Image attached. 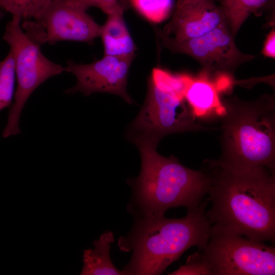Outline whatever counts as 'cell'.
Returning a JSON list of instances; mask_svg holds the SVG:
<instances>
[{"label": "cell", "instance_id": "cell-14", "mask_svg": "<svg viewBox=\"0 0 275 275\" xmlns=\"http://www.w3.org/2000/svg\"><path fill=\"white\" fill-rule=\"evenodd\" d=\"M114 234L110 231L103 232L98 239L93 241V249L84 251L81 275H122L113 263L109 256L111 244Z\"/></svg>", "mask_w": 275, "mask_h": 275}, {"label": "cell", "instance_id": "cell-22", "mask_svg": "<svg viewBox=\"0 0 275 275\" xmlns=\"http://www.w3.org/2000/svg\"><path fill=\"white\" fill-rule=\"evenodd\" d=\"M183 1V0H177V6H179L182 3V2Z\"/></svg>", "mask_w": 275, "mask_h": 275}, {"label": "cell", "instance_id": "cell-13", "mask_svg": "<svg viewBox=\"0 0 275 275\" xmlns=\"http://www.w3.org/2000/svg\"><path fill=\"white\" fill-rule=\"evenodd\" d=\"M124 10L122 6L108 14L105 22L101 26L99 36L104 55L134 58L136 47L124 20Z\"/></svg>", "mask_w": 275, "mask_h": 275}, {"label": "cell", "instance_id": "cell-2", "mask_svg": "<svg viewBox=\"0 0 275 275\" xmlns=\"http://www.w3.org/2000/svg\"><path fill=\"white\" fill-rule=\"evenodd\" d=\"M208 202L203 201L180 218L151 214L134 216L131 231L118 243L121 251L132 253L123 274H160L190 248L202 251L208 243L211 227L205 213Z\"/></svg>", "mask_w": 275, "mask_h": 275}, {"label": "cell", "instance_id": "cell-18", "mask_svg": "<svg viewBox=\"0 0 275 275\" xmlns=\"http://www.w3.org/2000/svg\"><path fill=\"white\" fill-rule=\"evenodd\" d=\"M130 1L139 13L153 23H158L164 20L171 6V0Z\"/></svg>", "mask_w": 275, "mask_h": 275}, {"label": "cell", "instance_id": "cell-10", "mask_svg": "<svg viewBox=\"0 0 275 275\" xmlns=\"http://www.w3.org/2000/svg\"><path fill=\"white\" fill-rule=\"evenodd\" d=\"M133 58L104 55L89 64L68 61L65 71L73 74L76 83L66 90L67 94L80 92L89 96L94 93H108L118 95L129 104L132 100L126 86L129 70Z\"/></svg>", "mask_w": 275, "mask_h": 275}, {"label": "cell", "instance_id": "cell-6", "mask_svg": "<svg viewBox=\"0 0 275 275\" xmlns=\"http://www.w3.org/2000/svg\"><path fill=\"white\" fill-rule=\"evenodd\" d=\"M22 20L12 16L3 39L9 45L14 58L17 87L3 137L19 134V119L33 92L49 78L65 71V67L52 62L42 52L41 45L33 40L21 26Z\"/></svg>", "mask_w": 275, "mask_h": 275}, {"label": "cell", "instance_id": "cell-20", "mask_svg": "<svg viewBox=\"0 0 275 275\" xmlns=\"http://www.w3.org/2000/svg\"><path fill=\"white\" fill-rule=\"evenodd\" d=\"M86 9L95 7L107 15L115 11L120 7H124L120 0H77Z\"/></svg>", "mask_w": 275, "mask_h": 275}, {"label": "cell", "instance_id": "cell-1", "mask_svg": "<svg viewBox=\"0 0 275 275\" xmlns=\"http://www.w3.org/2000/svg\"><path fill=\"white\" fill-rule=\"evenodd\" d=\"M211 225L225 228L257 241L275 240V170L228 165L204 160Z\"/></svg>", "mask_w": 275, "mask_h": 275}, {"label": "cell", "instance_id": "cell-15", "mask_svg": "<svg viewBox=\"0 0 275 275\" xmlns=\"http://www.w3.org/2000/svg\"><path fill=\"white\" fill-rule=\"evenodd\" d=\"M272 0H220L221 8L232 35L235 37L251 13Z\"/></svg>", "mask_w": 275, "mask_h": 275}, {"label": "cell", "instance_id": "cell-5", "mask_svg": "<svg viewBox=\"0 0 275 275\" xmlns=\"http://www.w3.org/2000/svg\"><path fill=\"white\" fill-rule=\"evenodd\" d=\"M189 77L153 69L145 101L131 125L134 135H150L159 141L172 133L211 129L199 123L185 98Z\"/></svg>", "mask_w": 275, "mask_h": 275}, {"label": "cell", "instance_id": "cell-23", "mask_svg": "<svg viewBox=\"0 0 275 275\" xmlns=\"http://www.w3.org/2000/svg\"><path fill=\"white\" fill-rule=\"evenodd\" d=\"M2 12L0 11V19L2 17Z\"/></svg>", "mask_w": 275, "mask_h": 275}, {"label": "cell", "instance_id": "cell-7", "mask_svg": "<svg viewBox=\"0 0 275 275\" xmlns=\"http://www.w3.org/2000/svg\"><path fill=\"white\" fill-rule=\"evenodd\" d=\"M211 275H274L275 248L234 231L211 225L201 251Z\"/></svg>", "mask_w": 275, "mask_h": 275}, {"label": "cell", "instance_id": "cell-8", "mask_svg": "<svg viewBox=\"0 0 275 275\" xmlns=\"http://www.w3.org/2000/svg\"><path fill=\"white\" fill-rule=\"evenodd\" d=\"M87 10L77 0H50L34 18L22 21L21 26L40 45L63 41L92 44L101 26Z\"/></svg>", "mask_w": 275, "mask_h": 275}, {"label": "cell", "instance_id": "cell-12", "mask_svg": "<svg viewBox=\"0 0 275 275\" xmlns=\"http://www.w3.org/2000/svg\"><path fill=\"white\" fill-rule=\"evenodd\" d=\"M184 96L197 118L212 115L219 117L223 113L217 83L202 73L196 78L190 76Z\"/></svg>", "mask_w": 275, "mask_h": 275}, {"label": "cell", "instance_id": "cell-9", "mask_svg": "<svg viewBox=\"0 0 275 275\" xmlns=\"http://www.w3.org/2000/svg\"><path fill=\"white\" fill-rule=\"evenodd\" d=\"M157 33L166 47L196 60L203 67L201 73L211 79L217 75H231L241 65L255 58L237 48L227 21L202 36L182 41L170 38L161 30Z\"/></svg>", "mask_w": 275, "mask_h": 275}, {"label": "cell", "instance_id": "cell-11", "mask_svg": "<svg viewBox=\"0 0 275 275\" xmlns=\"http://www.w3.org/2000/svg\"><path fill=\"white\" fill-rule=\"evenodd\" d=\"M225 21L221 7L213 0H183L161 31L174 40L182 41L202 36Z\"/></svg>", "mask_w": 275, "mask_h": 275}, {"label": "cell", "instance_id": "cell-3", "mask_svg": "<svg viewBox=\"0 0 275 275\" xmlns=\"http://www.w3.org/2000/svg\"><path fill=\"white\" fill-rule=\"evenodd\" d=\"M141 156L139 176L129 180L133 195L127 209L133 215H164L170 208H197L207 194V179L201 169L183 166L175 157L156 151L159 140L149 135L132 138Z\"/></svg>", "mask_w": 275, "mask_h": 275}, {"label": "cell", "instance_id": "cell-19", "mask_svg": "<svg viewBox=\"0 0 275 275\" xmlns=\"http://www.w3.org/2000/svg\"><path fill=\"white\" fill-rule=\"evenodd\" d=\"M168 274L211 275V272L208 262L199 251L188 256L184 265Z\"/></svg>", "mask_w": 275, "mask_h": 275}, {"label": "cell", "instance_id": "cell-17", "mask_svg": "<svg viewBox=\"0 0 275 275\" xmlns=\"http://www.w3.org/2000/svg\"><path fill=\"white\" fill-rule=\"evenodd\" d=\"M50 0H0V8L22 21L34 18Z\"/></svg>", "mask_w": 275, "mask_h": 275}, {"label": "cell", "instance_id": "cell-4", "mask_svg": "<svg viewBox=\"0 0 275 275\" xmlns=\"http://www.w3.org/2000/svg\"><path fill=\"white\" fill-rule=\"evenodd\" d=\"M221 162L275 170V100L264 95L246 101L236 96L222 101Z\"/></svg>", "mask_w": 275, "mask_h": 275}, {"label": "cell", "instance_id": "cell-24", "mask_svg": "<svg viewBox=\"0 0 275 275\" xmlns=\"http://www.w3.org/2000/svg\"><path fill=\"white\" fill-rule=\"evenodd\" d=\"M124 1H125V0H124Z\"/></svg>", "mask_w": 275, "mask_h": 275}, {"label": "cell", "instance_id": "cell-16", "mask_svg": "<svg viewBox=\"0 0 275 275\" xmlns=\"http://www.w3.org/2000/svg\"><path fill=\"white\" fill-rule=\"evenodd\" d=\"M16 74L13 56L10 50L0 61V111L9 106L15 94Z\"/></svg>", "mask_w": 275, "mask_h": 275}, {"label": "cell", "instance_id": "cell-21", "mask_svg": "<svg viewBox=\"0 0 275 275\" xmlns=\"http://www.w3.org/2000/svg\"><path fill=\"white\" fill-rule=\"evenodd\" d=\"M262 53L266 57L275 58V31L272 29L267 35L265 41Z\"/></svg>", "mask_w": 275, "mask_h": 275}]
</instances>
